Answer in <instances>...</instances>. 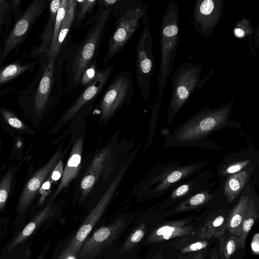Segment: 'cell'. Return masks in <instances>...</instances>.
Returning <instances> with one entry per match:
<instances>
[{"instance_id":"obj_1","label":"cell","mask_w":259,"mask_h":259,"mask_svg":"<svg viewBox=\"0 0 259 259\" xmlns=\"http://www.w3.org/2000/svg\"><path fill=\"white\" fill-rule=\"evenodd\" d=\"M111 12V9L105 11L91 24L84 36L77 44H72L70 33L64 40L62 46L65 49V94L70 95L78 89L84 71L97 62V56Z\"/></svg>"},{"instance_id":"obj_2","label":"cell","mask_w":259,"mask_h":259,"mask_svg":"<svg viewBox=\"0 0 259 259\" xmlns=\"http://www.w3.org/2000/svg\"><path fill=\"white\" fill-rule=\"evenodd\" d=\"M179 8L170 2L165 7L160 28V67L156 103L161 104L165 87L171 75L180 42Z\"/></svg>"},{"instance_id":"obj_3","label":"cell","mask_w":259,"mask_h":259,"mask_svg":"<svg viewBox=\"0 0 259 259\" xmlns=\"http://www.w3.org/2000/svg\"><path fill=\"white\" fill-rule=\"evenodd\" d=\"M146 5L141 1H120L112 10L111 15L117 17L115 27L108 42L107 50L103 62L107 64L125 47L134 32L146 21Z\"/></svg>"},{"instance_id":"obj_4","label":"cell","mask_w":259,"mask_h":259,"mask_svg":"<svg viewBox=\"0 0 259 259\" xmlns=\"http://www.w3.org/2000/svg\"><path fill=\"white\" fill-rule=\"evenodd\" d=\"M42 74L36 92L34 109L40 115L51 101H59L64 94L63 70L65 63V49L62 46L56 57L46 58Z\"/></svg>"},{"instance_id":"obj_5","label":"cell","mask_w":259,"mask_h":259,"mask_svg":"<svg viewBox=\"0 0 259 259\" xmlns=\"http://www.w3.org/2000/svg\"><path fill=\"white\" fill-rule=\"evenodd\" d=\"M234 104V100L217 109H203L185 123L176 138L182 141L201 139L226 123Z\"/></svg>"},{"instance_id":"obj_6","label":"cell","mask_w":259,"mask_h":259,"mask_svg":"<svg viewBox=\"0 0 259 259\" xmlns=\"http://www.w3.org/2000/svg\"><path fill=\"white\" fill-rule=\"evenodd\" d=\"M202 64L181 62L171 77L172 93L167 119L174 118L195 90L198 89Z\"/></svg>"},{"instance_id":"obj_7","label":"cell","mask_w":259,"mask_h":259,"mask_svg":"<svg viewBox=\"0 0 259 259\" xmlns=\"http://www.w3.org/2000/svg\"><path fill=\"white\" fill-rule=\"evenodd\" d=\"M135 92L133 76L128 71L118 73L102 94L97 110L100 118L107 121L125 103L128 105Z\"/></svg>"},{"instance_id":"obj_8","label":"cell","mask_w":259,"mask_h":259,"mask_svg":"<svg viewBox=\"0 0 259 259\" xmlns=\"http://www.w3.org/2000/svg\"><path fill=\"white\" fill-rule=\"evenodd\" d=\"M144 23L135 48V75L141 94L147 100L155 65L153 52V36L150 29V20L148 19Z\"/></svg>"},{"instance_id":"obj_9","label":"cell","mask_w":259,"mask_h":259,"mask_svg":"<svg viewBox=\"0 0 259 259\" xmlns=\"http://www.w3.org/2000/svg\"><path fill=\"white\" fill-rule=\"evenodd\" d=\"M127 167V164L122 167L100 200L83 221L77 232L63 249L72 252L75 255H77L87 237L107 208Z\"/></svg>"},{"instance_id":"obj_10","label":"cell","mask_w":259,"mask_h":259,"mask_svg":"<svg viewBox=\"0 0 259 259\" xmlns=\"http://www.w3.org/2000/svg\"><path fill=\"white\" fill-rule=\"evenodd\" d=\"M113 69V66L102 69L100 75L93 82L81 90L74 101L58 120L56 128H60L78 115L79 113L92 107L93 103L102 91Z\"/></svg>"},{"instance_id":"obj_11","label":"cell","mask_w":259,"mask_h":259,"mask_svg":"<svg viewBox=\"0 0 259 259\" xmlns=\"http://www.w3.org/2000/svg\"><path fill=\"white\" fill-rule=\"evenodd\" d=\"M49 2L47 0H34L29 4L5 39L0 52V63L23 41L33 25L47 8Z\"/></svg>"},{"instance_id":"obj_12","label":"cell","mask_w":259,"mask_h":259,"mask_svg":"<svg viewBox=\"0 0 259 259\" xmlns=\"http://www.w3.org/2000/svg\"><path fill=\"white\" fill-rule=\"evenodd\" d=\"M223 0H198L193 12L194 28L201 36L207 38L214 31L222 17Z\"/></svg>"},{"instance_id":"obj_13","label":"cell","mask_w":259,"mask_h":259,"mask_svg":"<svg viewBox=\"0 0 259 259\" xmlns=\"http://www.w3.org/2000/svg\"><path fill=\"white\" fill-rule=\"evenodd\" d=\"M125 219L121 218L110 225L97 230L87 238L79 252V259H93L103 248L110 245L117 238L125 227Z\"/></svg>"},{"instance_id":"obj_14","label":"cell","mask_w":259,"mask_h":259,"mask_svg":"<svg viewBox=\"0 0 259 259\" xmlns=\"http://www.w3.org/2000/svg\"><path fill=\"white\" fill-rule=\"evenodd\" d=\"M62 145L49 160L35 172L27 182L19 199L18 207L20 211L23 212L27 208L39 189L59 161L61 159L64 152L62 151Z\"/></svg>"},{"instance_id":"obj_15","label":"cell","mask_w":259,"mask_h":259,"mask_svg":"<svg viewBox=\"0 0 259 259\" xmlns=\"http://www.w3.org/2000/svg\"><path fill=\"white\" fill-rule=\"evenodd\" d=\"M83 143L84 137L82 136L73 144L69 157L64 168L61 182L50 201L53 202L61 191L78 175L80 169Z\"/></svg>"},{"instance_id":"obj_16","label":"cell","mask_w":259,"mask_h":259,"mask_svg":"<svg viewBox=\"0 0 259 259\" xmlns=\"http://www.w3.org/2000/svg\"><path fill=\"white\" fill-rule=\"evenodd\" d=\"M186 220L167 222L155 228L147 239L149 243H157L190 234L193 226L187 225Z\"/></svg>"},{"instance_id":"obj_17","label":"cell","mask_w":259,"mask_h":259,"mask_svg":"<svg viewBox=\"0 0 259 259\" xmlns=\"http://www.w3.org/2000/svg\"><path fill=\"white\" fill-rule=\"evenodd\" d=\"M229 213L219 212L211 215L198 231L200 239L219 238L227 229Z\"/></svg>"},{"instance_id":"obj_18","label":"cell","mask_w":259,"mask_h":259,"mask_svg":"<svg viewBox=\"0 0 259 259\" xmlns=\"http://www.w3.org/2000/svg\"><path fill=\"white\" fill-rule=\"evenodd\" d=\"M55 211L54 206L50 201L48 205L34 216L11 242L8 251H11L19 244L26 240L42 223L54 214Z\"/></svg>"},{"instance_id":"obj_19","label":"cell","mask_w":259,"mask_h":259,"mask_svg":"<svg viewBox=\"0 0 259 259\" xmlns=\"http://www.w3.org/2000/svg\"><path fill=\"white\" fill-rule=\"evenodd\" d=\"M61 5V0H53L50 2L49 17L40 35V44L34 50V54L44 55L46 56L53 37L56 18Z\"/></svg>"},{"instance_id":"obj_20","label":"cell","mask_w":259,"mask_h":259,"mask_svg":"<svg viewBox=\"0 0 259 259\" xmlns=\"http://www.w3.org/2000/svg\"><path fill=\"white\" fill-rule=\"evenodd\" d=\"M250 195L243 194L237 204L229 213L227 230L232 235L239 236L240 235L242 222L247 210Z\"/></svg>"},{"instance_id":"obj_21","label":"cell","mask_w":259,"mask_h":259,"mask_svg":"<svg viewBox=\"0 0 259 259\" xmlns=\"http://www.w3.org/2000/svg\"><path fill=\"white\" fill-rule=\"evenodd\" d=\"M257 198L250 196L247 210L242 222L240 235L238 236L240 248L245 247V241L249 232L258 218Z\"/></svg>"},{"instance_id":"obj_22","label":"cell","mask_w":259,"mask_h":259,"mask_svg":"<svg viewBox=\"0 0 259 259\" xmlns=\"http://www.w3.org/2000/svg\"><path fill=\"white\" fill-rule=\"evenodd\" d=\"M112 150L107 147L96 154L85 174L97 182L99 177L105 170L111 161Z\"/></svg>"},{"instance_id":"obj_23","label":"cell","mask_w":259,"mask_h":259,"mask_svg":"<svg viewBox=\"0 0 259 259\" xmlns=\"http://www.w3.org/2000/svg\"><path fill=\"white\" fill-rule=\"evenodd\" d=\"M76 7V0H69L67 12L62 22L56 44L49 58L56 57L58 55L64 40L69 34L73 26Z\"/></svg>"},{"instance_id":"obj_24","label":"cell","mask_w":259,"mask_h":259,"mask_svg":"<svg viewBox=\"0 0 259 259\" xmlns=\"http://www.w3.org/2000/svg\"><path fill=\"white\" fill-rule=\"evenodd\" d=\"M248 173L242 170L231 175L227 180L224 189V193L228 202L236 199L244 187Z\"/></svg>"},{"instance_id":"obj_25","label":"cell","mask_w":259,"mask_h":259,"mask_svg":"<svg viewBox=\"0 0 259 259\" xmlns=\"http://www.w3.org/2000/svg\"><path fill=\"white\" fill-rule=\"evenodd\" d=\"M98 0H76L73 28L77 29L81 25L84 19L91 14L94 10Z\"/></svg>"},{"instance_id":"obj_26","label":"cell","mask_w":259,"mask_h":259,"mask_svg":"<svg viewBox=\"0 0 259 259\" xmlns=\"http://www.w3.org/2000/svg\"><path fill=\"white\" fill-rule=\"evenodd\" d=\"M254 29L249 20L243 18L239 20L236 24L234 28V34L238 38L247 36L250 52L253 55L255 56L256 52L253 43V35Z\"/></svg>"},{"instance_id":"obj_27","label":"cell","mask_w":259,"mask_h":259,"mask_svg":"<svg viewBox=\"0 0 259 259\" xmlns=\"http://www.w3.org/2000/svg\"><path fill=\"white\" fill-rule=\"evenodd\" d=\"M224 235L220 237L219 253L222 259H230L240 248L239 239L232 234L228 236Z\"/></svg>"},{"instance_id":"obj_28","label":"cell","mask_w":259,"mask_h":259,"mask_svg":"<svg viewBox=\"0 0 259 259\" xmlns=\"http://www.w3.org/2000/svg\"><path fill=\"white\" fill-rule=\"evenodd\" d=\"M13 1L0 0V42L6 36L12 19Z\"/></svg>"},{"instance_id":"obj_29","label":"cell","mask_w":259,"mask_h":259,"mask_svg":"<svg viewBox=\"0 0 259 259\" xmlns=\"http://www.w3.org/2000/svg\"><path fill=\"white\" fill-rule=\"evenodd\" d=\"M68 3L69 0H61V5L58 11L56 18L51 42L49 50L45 56L47 58H49L56 44L60 28L67 12Z\"/></svg>"},{"instance_id":"obj_30","label":"cell","mask_w":259,"mask_h":259,"mask_svg":"<svg viewBox=\"0 0 259 259\" xmlns=\"http://www.w3.org/2000/svg\"><path fill=\"white\" fill-rule=\"evenodd\" d=\"M146 232V226L144 223L140 224L132 232L124 242L119 253H128L132 251L144 237Z\"/></svg>"},{"instance_id":"obj_31","label":"cell","mask_w":259,"mask_h":259,"mask_svg":"<svg viewBox=\"0 0 259 259\" xmlns=\"http://www.w3.org/2000/svg\"><path fill=\"white\" fill-rule=\"evenodd\" d=\"M194 168V166H188L172 171L155 188V191H161L172 183L179 181L182 178L193 171Z\"/></svg>"},{"instance_id":"obj_32","label":"cell","mask_w":259,"mask_h":259,"mask_svg":"<svg viewBox=\"0 0 259 259\" xmlns=\"http://www.w3.org/2000/svg\"><path fill=\"white\" fill-rule=\"evenodd\" d=\"M29 66L28 65L22 66L18 63L7 66L0 71V84L8 81L24 72Z\"/></svg>"},{"instance_id":"obj_33","label":"cell","mask_w":259,"mask_h":259,"mask_svg":"<svg viewBox=\"0 0 259 259\" xmlns=\"http://www.w3.org/2000/svg\"><path fill=\"white\" fill-rule=\"evenodd\" d=\"M209 197V196L206 193L197 194L180 204L177 207V210L181 211L195 208L206 202Z\"/></svg>"},{"instance_id":"obj_34","label":"cell","mask_w":259,"mask_h":259,"mask_svg":"<svg viewBox=\"0 0 259 259\" xmlns=\"http://www.w3.org/2000/svg\"><path fill=\"white\" fill-rule=\"evenodd\" d=\"M101 71L102 69L98 67L97 62L90 65L83 72L78 89L81 90L93 82L100 75Z\"/></svg>"},{"instance_id":"obj_35","label":"cell","mask_w":259,"mask_h":259,"mask_svg":"<svg viewBox=\"0 0 259 259\" xmlns=\"http://www.w3.org/2000/svg\"><path fill=\"white\" fill-rule=\"evenodd\" d=\"M13 171H8L0 183V210L5 205L10 191Z\"/></svg>"},{"instance_id":"obj_36","label":"cell","mask_w":259,"mask_h":259,"mask_svg":"<svg viewBox=\"0 0 259 259\" xmlns=\"http://www.w3.org/2000/svg\"><path fill=\"white\" fill-rule=\"evenodd\" d=\"M2 114L7 122L14 128L19 130L26 131L27 126L15 115L6 110H2Z\"/></svg>"},{"instance_id":"obj_37","label":"cell","mask_w":259,"mask_h":259,"mask_svg":"<svg viewBox=\"0 0 259 259\" xmlns=\"http://www.w3.org/2000/svg\"><path fill=\"white\" fill-rule=\"evenodd\" d=\"M208 245V242L206 240L198 241L189 244L181 250L182 253H188L203 250Z\"/></svg>"},{"instance_id":"obj_38","label":"cell","mask_w":259,"mask_h":259,"mask_svg":"<svg viewBox=\"0 0 259 259\" xmlns=\"http://www.w3.org/2000/svg\"><path fill=\"white\" fill-rule=\"evenodd\" d=\"M53 183L51 181L49 177L42 184L40 188L39 189V192L41 194V197L38 201V205H41L44 202L46 197L51 192V186Z\"/></svg>"},{"instance_id":"obj_39","label":"cell","mask_w":259,"mask_h":259,"mask_svg":"<svg viewBox=\"0 0 259 259\" xmlns=\"http://www.w3.org/2000/svg\"><path fill=\"white\" fill-rule=\"evenodd\" d=\"M64 167L62 159L60 160L49 176L53 183L58 181L62 176Z\"/></svg>"},{"instance_id":"obj_40","label":"cell","mask_w":259,"mask_h":259,"mask_svg":"<svg viewBox=\"0 0 259 259\" xmlns=\"http://www.w3.org/2000/svg\"><path fill=\"white\" fill-rule=\"evenodd\" d=\"M247 160L239 162L234 163L228 167L225 172L227 174H233L236 172L240 171V170L248 164Z\"/></svg>"},{"instance_id":"obj_41","label":"cell","mask_w":259,"mask_h":259,"mask_svg":"<svg viewBox=\"0 0 259 259\" xmlns=\"http://www.w3.org/2000/svg\"><path fill=\"white\" fill-rule=\"evenodd\" d=\"M250 247L252 253L256 255L259 254V233H255L250 242Z\"/></svg>"},{"instance_id":"obj_42","label":"cell","mask_w":259,"mask_h":259,"mask_svg":"<svg viewBox=\"0 0 259 259\" xmlns=\"http://www.w3.org/2000/svg\"><path fill=\"white\" fill-rule=\"evenodd\" d=\"M189 189V186L187 184L181 185L172 192L171 196L173 198L182 196L187 193Z\"/></svg>"},{"instance_id":"obj_43","label":"cell","mask_w":259,"mask_h":259,"mask_svg":"<svg viewBox=\"0 0 259 259\" xmlns=\"http://www.w3.org/2000/svg\"><path fill=\"white\" fill-rule=\"evenodd\" d=\"M77 255L63 249L58 259H77Z\"/></svg>"},{"instance_id":"obj_44","label":"cell","mask_w":259,"mask_h":259,"mask_svg":"<svg viewBox=\"0 0 259 259\" xmlns=\"http://www.w3.org/2000/svg\"><path fill=\"white\" fill-rule=\"evenodd\" d=\"M259 25L257 26V27L254 29V31L253 35V43L254 48L256 49H258L259 45Z\"/></svg>"},{"instance_id":"obj_45","label":"cell","mask_w":259,"mask_h":259,"mask_svg":"<svg viewBox=\"0 0 259 259\" xmlns=\"http://www.w3.org/2000/svg\"><path fill=\"white\" fill-rule=\"evenodd\" d=\"M204 253L202 250L193 252L191 255H189L188 259H204Z\"/></svg>"},{"instance_id":"obj_46","label":"cell","mask_w":259,"mask_h":259,"mask_svg":"<svg viewBox=\"0 0 259 259\" xmlns=\"http://www.w3.org/2000/svg\"><path fill=\"white\" fill-rule=\"evenodd\" d=\"M219 251L214 248L211 250L209 259H219Z\"/></svg>"},{"instance_id":"obj_47","label":"cell","mask_w":259,"mask_h":259,"mask_svg":"<svg viewBox=\"0 0 259 259\" xmlns=\"http://www.w3.org/2000/svg\"><path fill=\"white\" fill-rule=\"evenodd\" d=\"M49 244H48L46 245V246L44 248L43 250L41 251L39 255L38 256V257L36 259H44V257L46 255V253L49 248Z\"/></svg>"},{"instance_id":"obj_48","label":"cell","mask_w":259,"mask_h":259,"mask_svg":"<svg viewBox=\"0 0 259 259\" xmlns=\"http://www.w3.org/2000/svg\"><path fill=\"white\" fill-rule=\"evenodd\" d=\"M147 259H163V252L161 251L156 255L153 257H149Z\"/></svg>"}]
</instances>
